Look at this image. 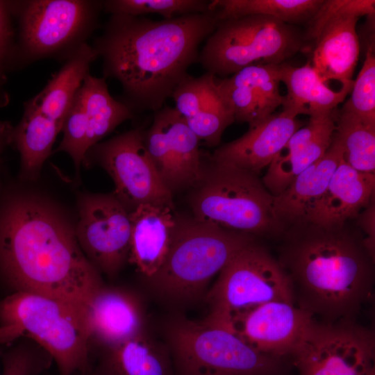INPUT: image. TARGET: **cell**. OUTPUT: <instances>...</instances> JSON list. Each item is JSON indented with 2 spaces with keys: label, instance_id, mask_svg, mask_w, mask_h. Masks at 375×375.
<instances>
[{
  "label": "cell",
  "instance_id": "obj_1",
  "mask_svg": "<svg viewBox=\"0 0 375 375\" xmlns=\"http://www.w3.org/2000/svg\"><path fill=\"white\" fill-rule=\"evenodd\" d=\"M218 22L214 10L162 20L112 14L92 47L103 78L120 83L122 101L133 112H156L198 62L199 46Z\"/></svg>",
  "mask_w": 375,
  "mask_h": 375
},
{
  "label": "cell",
  "instance_id": "obj_2",
  "mask_svg": "<svg viewBox=\"0 0 375 375\" xmlns=\"http://www.w3.org/2000/svg\"><path fill=\"white\" fill-rule=\"evenodd\" d=\"M0 270L17 290L56 297L85 310L104 284L75 230L51 205L13 196L0 208Z\"/></svg>",
  "mask_w": 375,
  "mask_h": 375
},
{
  "label": "cell",
  "instance_id": "obj_3",
  "mask_svg": "<svg viewBox=\"0 0 375 375\" xmlns=\"http://www.w3.org/2000/svg\"><path fill=\"white\" fill-rule=\"evenodd\" d=\"M292 286L294 303L325 322L356 319L372 298V257L344 226H292L278 259Z\"/></svg>",
  "mask_w": 375,
  "mask_h": 375
},
{
  "label": "cell",
  "instance_id": "obj_4",
  "mask_svg": "<svg viewBox=\"0 0 375 375\" xmlns=\"http://www.w3.org/2000/svg\"><path fill=\"white\" fill-rule=\"evenodd\" d=\"M256 237L177 215L167 256L146 283L161 301L182 306L198 299L210 281Z\"/></svg>",
  "mask_w": 375,
  "mask_h": 375
},
{
  "label": "cell",
  "instance_id": "obj_5",
  "mask_svg": "<svg viewBox=\"0 0 375 375\" xmlns=\"http://www.w3.org/2000/svg\"><path fill=\"white\" fill-rule=\"evenodd\" d=\"M84 311L56 297L17 290L0 302V344L31 338L56 362L60 375L84 372L91 342Z\"/></svg>",
  "mask_w": 375,
  "mask_h": 375
},
{
  "label": "cell",
  "instance_id": "obj_6",
  "mask_svg": "<svg viewBox=\"0 0 375 375\" xmlns=\"http://www.w3.org/2000/svg\"><path fill=\"white\" fill-rule=\"evenodd\" d=\"M162 334L176 375H284L287 358L260 353L227 326L205 317L169 316Z\"/></svg>",
  "mask_w": 375,
  "mask_h": 375
},
{
  "label": "cell",
  "instance_id": "obj_7",
  "mask_svg": "<svg viewBox=\"0 0 375 375\" xmlns=\"http://www.w3.org/2000/svg\"><path fill=\"white\" fill-rule=\"evenodd\" d=\"M274 197L258 174L210 158L188 204L199 221L256 238L284 231L274 214Z\"/></svg>",
  "mask_w": 375,
  "mask_h": 375
},
{
  "label": "cell",
  "instance_id": "obj_8",
  "mask_svg": "<svg viewBox=\"0 0 375 375\" xmlns=\"http://www.w3.org/2000/svg\"><path fill=\"white\" fill-rule=\"evenodd\" d=\"M308 47L294 26L266 15L218 22L205 40L198 62L206 72L226 78L258 60L280 65Z\"/></svg>",
  "mask_w": 375,
  "mask_h": 375
},
{
  "label": "cell",
  "instance_id": "obj_9",
  "mask_svg": "<svg viewBox=\"0 0 375 375\" xmlns=\"http://www.w3.org/2000/svg\"><path fill=\"white\" fill-rule=\"evenodd\" d=\"M103 1H12L18 19L14 60L22 65L47 58L68 59L97 28Z\"/></svg>",
  "mask_w": 375,
  "mask_h": 375
},
{
  "label": "cell",
  "instance_id": "obj_10",
  "mask_svg": "<svg viewBox=\"0 0 375 375\" xmlns=\"http://www.w3.org/2000/svg\"><path fill=\"white\" fill-rule=\"evenodd\" d=\"M206 299L210 306L206 317L218 322L272 301L294 303L288 274L278 259L256 240L240 250L222 269Z\"/></svg>",
  "mask_w": 375,
  "mask_h": 375
},
{
  "label": "cell",
  "instance_id": "obj_11",
  "mask_svg": "<svg viewBox=\"0 0 375 375\" xmlns=\"http://www.w3.org/2000/svg\"><path fill=\"white\" fill-rule=\"evenodd\" d=\"M289 359L299 375H375V334L356 319L312 318Z\"/></svg>",
  "mask_w": 375,
  "mask_h": 375
},
{
  "label": "cell",
  "instance_id": "obj_12",
  "mask_svg": "<svg viewBox=\"0 0 375 375\" xmlns=\"http://www.w3.org/2000/svg\"><path fill=\"white\" fill-rule=\"evenodd\" d=\"M144 128H135L91 147L85 164L101 165L115 183L113 194L131 212L143 204L174 209L173 194L160 179L144 141Z\"/></svg>",
  "mask_w": 375,
  "mask_h": 375
},
{
  "label": "cell",
  "instance_id": "obj_13",
  "mask_svg": "<svg viewBox=\"0 0 375 375\" xmlns=\"http://www.w3.org/2000/svg\"><path fill=\"white\" fill-rule=\"evenodd\" d=\"M374 13V0H324L308 22L304 38L315 42L310 64L324 83L353 81L360 53L357 22Z\"/></svg>",
  "mask_w": 375,
  "mask_h": 375
},
{
  "label": "cell",
  "instance_id": "obj_14",
  "mask_svg": "<svg viewBox=\"0 0 375 375\" xmlns=\"http://www.w3.org/2000/svg\"><path fill=\"white\" fill-rule=\"evenodd\" d=\"M75 234L83 253L101 274L113 277L128 261L129 212L112 194H85L78 198Z\"/></svg>",
  "mask_w": 375,
  "mask_h": 375
},
{
  "label": "cell",
  "instance_id": "obj_15",
  "mask_svg": "<svg viewBox=\"0 0 375 375\" xmlns=\"http://www.w3.org/2000/svg\"><path fill=\"white\" fill-rule=\"evenodd\" d=\"M146 149L166 188L173 194L192 189L202 179L206 164L200 140L173 107L164 106L154 113L144 131Z\"/></svg>",
  "mask_w": 375,
  "mask_h": 375
},
{
  "label": "cell",
  "instance_id": "obj_16",
  "mask_svg": "<svg viewBox=\"0 0 375 375\" xmlns=\"http://www.w3.org/2000/svg\"><path fill=\"white\" fill-rule=\"evenodd\" d=\"M312 318L294 303L272 301L237 312L218 323L231 329L256 351L289 359Z\"/></svg>",
  "mask_w": 375,
  "mask_h": 375
},
{
  "label": "cell",
  "instance_id": "obj_17",
  "mask_svg": "<svg viewBox=\"0 0 375 375\" xmlns=\"http://www.w3.org/2000/svg\"><path fill=\"white\" fill-rule=\"evenodd\" d=\"M84 318L90 341L102 348L146 330L142 301L137 294L120 288H100L86 306Z\"/></svg>",
  "mask_w": 375,
  "mask_h": 375
},
{
  "label": "cell",
  "instance_id": "obj_18",
  "mask_svg": "<svg viewBox=\"0 0 375 375\" xmlns=\"http://www.w3.org/2000/svg\"><path fill=\"white\" fill-rule=\"evenodd\" d=\"M301 122L282 110L249 126L240 138L217 148L211 159L259 174L283 149Z\"/></svg>",
  "mask_w": 375,
  "mask_h": 375
},
{
  "label": "cell",
  "instance_id": "obj_19",
  "mask_svg": "<svg viewBox=\"0 0 375 375\" xmlns=\"http://www.w3.org/2000/svg\"><path fill=\"white\" fill-rule=\"evenodd\" d=\"M336 109L328 115L310 118L290 137L267 167L262 182L276 197L328 150L335 129Z\"/></svg>",
  "mask_w": 375,
  "mask_h": 375
},
{
  "label": "cell",
  "instance_id": "obj_20",
  "mask_svg": "<svg viewBox=\"0 0 375 375\" xmlns=\"http://www.w3.org/2000/svg\"><path fill=\"white\" fill-rule=\"evenodd\" d=\"M375 174L359 172L342 160L325 191L309 212L306 224L339 228L374 199Z\"/></svg>",
  "mask_w": 375,
  "mask_h": 375
},
{
  "label": "cell",
  "instance_id": "obj_21",
  "mask_svg": "<svg viewBox=\"0 0 375 375\" xmlns=\"http://www.w3.org/2000/svg\"><path fill=\"white\" fill-rule=\"evenodd\" d=\"M174 210L167 206L143 204L129 213L131 240L128 262L144 281L162 265L176 224Z\"/></svg>",
  "mask_w": 375,
  "mask_h": 375
},
{
  "label": "cell",
  "instance_id": "obj_22",
  "mask_svg": "<svg viewBox=\"0 0 375 375\" xmlns=\"http://www.w3.org/2000/svg\"><path fill=\"white\" fill-rule=\"evenodd\" d=\"M343 156L342 148L333 135L324 156L274 197V214L284 228L306 224L309 212L325 191Z\"/></svg>",
  "mask_w": 375,
  "mask_h": 375
},
{
  "label": "cell",
  "instance_id": "obj_23",
  "mask_svg": "<svg viewBox=\"0 0 375 375\" xmlns=\"http://www.w3.org/2000/svg\"><path fill=\"white\" fill-rule=\"evenodd\" d=\"M281 82L287 88L283 95V110L297 117L310 118L326 116L336 109L351 92L353 81L342 84L339 90H331L319 76L310 62L301 67L287 63L278 65Z\"/></svg>",
  "mask_w": 375,
  "mask_h": 375
},
{
  "label": "cell",
  "instance_id": "obj_24",
  "mask_svg": "<svg viewBox=\"0 0 375 375\" xmlns=\"http://www.w3.org/2000/svg\"><path fill=\"white\" fill-rule=\"evenodd\" d=\"M102 349L94 375H176L166 344L147 330Z\"/></svg>",
  "mask_w": 375,
  "mask_h": 375
},
{
  "label": "cell",
  "instance_id": "obj_25",
  "mask_svg": "<svg viewBox=\"0 0 375 375\" xmlns=\"http://www.w3.org/2000/svg\"><path fill=\"white\" fill-rule=\"evenodd\" d=\"M97 58L92 46L83 44L65 60L42 91L28 102L62 128L66 114L90 74V64Z\"/></svg>",
  "mask_w": 375,
  "mask_h": 375
},
{
  "label": "cell",
  "instance_id": "obj_26",
  "mask_svg": "<svg viewBox=\"0 0 375 375\" xmlns=\"http://www.w3.org/2000/svg\"><path fill=\"white\" fill-rule=\"evenodd\" d=\"M21 121L13 128L12 143L20 153L21 175L35 180L62 127L46 117L28 101Z\"/></svg>",
  "mask_w": 375,
  "mask_h": 375
},
{
  "label": "cell",
  "instance_id": "obj_27",
  "mask_svg": "<svg viewBox=\"0 0 375 375\" xmlns=\"http://www.w3.org/2000/svg\"><path fill=\"white\" fill-rule=\"evenodd\" d=\"M78 94L86 116L90 149L120 124L134 117L125 103L111 96L103 77L88 74Z\"/></svg>",
  "mask_w": 375,
  "mask_h": 375
},
{
  "label": "cell",
  "instance_id": "obj_28",
  "mask_svg": "<svg viewBox=\"0 0 375 375\" xmlns=\"http://www.w3.org/2000/svg\"><path fill=\"white\" fill-rule=\"evenodd\" d=\"M324 0H213L210 9L219 22L249 15H266L294 25L309 22Z\"/></svg>",
  "mask_w": 375,
  "mask_h": 375
},
{
  "label": "cell",
  "instance_id": "obj_29",
  "mask_svg": "<svg viewBox=\"0 0 375 375\" xmlns=\"http://www.w3.org/2000/svg\"><path fill=\"white\" fill-rule=\"evenodd\" d=\"M333 138L343 150V160L353 169L375 172V124L343 110L336 112Z\"/></svg>",
  "mask_w": 375,
  "mask_h": 375
},
{
  "label": "cell",
  "instance_id": "obj_30",
  "mask_svg": "<svg viewBox=\"0 0 375 375\" xmlns=\"http://www.w3.org/2000/svg\"><path fill=\"white\" fill-rule=\"evenodd\" d=\"M185 122L200 142L210 147L220 144L225 129L235 122V119L217 87L216 76L194 116Z\"/></svg>",
  "mask_w": 375,
  "mask_h": 375
},
{
  "label": "cell",
  "instance_id": "obj_31",
  "mask_svg": "<svg viewBox=\"0 0 375 375\" xmlns=\"http://www.w3.org/2000/svg\"><path fill=\"white\" fill-rule=\"evenodd\" d=\"M103 10L110 15L143 16L158 14L163 19L210 11V1L206 0H106Z\"/></svg>",
  "mask_w": 375,
  "mask_h": 375
},
{
  "label": "cell",
  "instance_id": "obj_32",
  "mask_svg": "<svg viewBox=\"0 0 375 375\" xmlns=\"http://www.w3.org/2000/svg\"><path fill=\"white\" fill-rule=\"evenodd\" d=\"M219 90L231 109L235 122L254 124L273 114L248 85L231 77H216Z\"/></svg>",
  "mask_w": 375,
  "mask_h": 375
},
{
  "label": "cell",
  "instance_id": "obj_33",
  "mask_svg": "<svg viewBox=\"0 0 375 375\" xmlns=\"http://www.w3.org/2000/svg\"><path fill=\"white\" fill-rule=\"evenodd\" d=\"M342 110L353 113L365 121L375 124V56L374 45L367 47L365 58L353 81L351 97Z\"/></svg>",
  "mask_w": 375,
  "mask_h": 375
},
{
  "label": "cell",
  "instance_id": "obj_34",
  "mask_svg": "<svg viewBox=\"0 0 375 375\" xmlns=\"http://www.w3.org/2000/svg\"><path fill=\"white\" fill-rule=\"evenodd\" d=\"M233 80L248 85L259 97L271 113L282 104L278 65H251L229 76Z\"/></svg>",
  "mask_w": 375,
  "mask_h": 375
},
{
  "label": "cell",
  "instance_id": "obj_35",
  "mask_svg": "<svg viewBox=\"0 0 375 375\" xmlns=\"http://www.w3.org/2000/svg\"><path fill=\"white\" fill-rule=\"evenodd\" d=\"M61 131L63 138L54 152L67 153L78 172L81 165L85 164V155L90 149L86 116L78 92L66 114Z\"/></svg>",
  "mask_w": 375,
  "mask_h": 375
},
{
  "label": "cell",
  "instance_id": "obj_36",
  "mask_svg": "<svg viewBox=\"0 0 375 375\" xmlns=\"http://www.w3.org/2000/svg\"><path fill=\"white\" fill-rule=\"evenodd\" d=\"M1 375H38L51 365L52 358L38 344H20L3 354Z\"/></svg>",
  "mask_w": 375,
  "mask_h": 375
},
{
  "label": "cell",
  "instance_id": "obj_37",
  "mask_svg": "<svg viewBox=\"0 0 375 375\" xmlns=\"http://www.w3.org/2000/svg\"><path fill=\"white\" fill-rule=\"evenodd\" d=\"M12 15V1H0V83L4 81L6 69L15 57L16 44Z\"/></svg>",
  "mask_w": 375,
  "mask_h": 375
},
{
  "label": "cell",
  "instance_id": "obj_38",
  "mask_svg": "<svg viewBox=\"0 0 375 375\" xmlns=\"http://www.w3.org/2000/svg\"><path fill=\"white\" fill-rule=\"evenodd\" d=\"M361 229L367 235L363 243L370 255L374 258L375 250V207L374 199L360 214L358 219Z\"/></svg>",
  "mask_w": 375,
  "mask_h": 375
},
{
  "label": "cell",
  "instance_id": "obj_39",
  "mask_svg": "<svg viewBox=\"0 0 375 375\" xmlns=\"http://www.w3.org/2000/svg\"><path fill=\"white\" fill-rule=\"evenodd\" d=\"M14 126L8 121H0V158L4 149L12 144Z\"/></svg>",
  "mask_w": 375,
  "mask_h": 375
},
{
  "label": "cell",
  "instance_id": "obj_40",
  "mask_svg": "<svg viewBox=\"0 0 375 375\" xmlns=\"http://www.w3.org/2000/svg\"><path fill=\"white\" fill-rule=\"evenodd\" d=\"M2 356H3V353H2L1 350L0 349V360L2 358Z\"/></svg>",
  "mask_w": 375,
  "mask_h": 375
}]
</instances>
